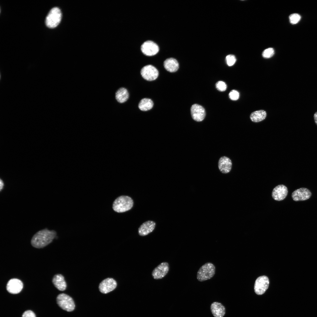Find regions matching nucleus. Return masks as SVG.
Segmentation results:
<instances>
[{
	"instance_id": "nucleus-10",
	"label": "nucleus",
	"mask_w": 317,
	"mask_h": 317,
	"mask_svg": "<svg viewBox=\"0 0 317 317\" xmlns=\"http://www.w3.org/2000/svg\"><path fill=\"white\" fill-rule=\"evenodd\" d=\"M117 285V282L114 279L108 278L100 283L99 286V289L102 293L107 294L114 289Z\"/></svg>"
},
{
	"instance_id": "nucleus-28",
	"label": "nucleus",
	"mask_w": 317,
	"mask_h": 317,
	"mask_svg": "<svg viewBox=\"0 0 317 317\" xmlns=\"http://www.w3.org/2000/svg\"><path fill=\"white\" fill-rule=\"evenodd\" d=\"M22 317H36L34 313L31 311L27 310L25 311Z\"/></svg>"
},
{
	"instance_id": "nucleus-29",
	"label": "nucleus",
	"mask_w": 317,
	"mask_h": 317,
	"mask_svg": "<svg viewBox=\"0 0 317 317\" xmlns=\"http://www.w3.org/2000/svg\"><path fill=\"white\" fill-rule=\"evenodd\" d=\"M313 117L315 123L317 125V112L315 113Z\"/></svg>"
},
{
	"instance_id": "nucleus-4",
	"label": "nucleus",
	"mask_w": 317,
	"mask_h": 317,
	"mask_svg": "<svg viewBox=\"0 0 317 317\" xmlns=\"http://www.w3.org/2000/svg\"><path fill=\"white\" fill-rule=\"evenodd\" d=\"M62 15L61 10L58 7L52 8L46 17V25L48 27L51 28L56 27L60 22Z\"/></svg>"
},
{
	"instance_id": "nucleus-8",
	"label": "nucleus",
	"mask_w": 317,
	"mask_h": 317,
	"mask_svg": "<svg viewBox=\"0 0 317 317\" xmlns=\"http://www.w3.org/2000/svg\"><path fill=\"white\" fill-rule=\"evenodd\" d=\"M141 50L145 55L152 56L156 54L159 51L158 45L152 41L149 40L144 42L141 46Z\"/></svg>"
},
{
	"instance_id": "nucleus-9",
	"label": "nucleus",
	"mask_w": 317,
	"mask_h": 317,
	"mask_svg": "<svg viewBox=\"0 0 317 317\" xmlns=\"http://www.w3.org/2000/svg\"><path fill=\"white\" fill-rule=\"evenodd\" d=\"M311 195V193L308 189L301 188L294 191L292 193L291 197L295 201H302L309 199Z\"/></svg>"
},
{
	"instance_id": "nucleus-1",
	"label": "nucleus",
	"mask_w": 317,
	"mask_h": 317,
	"mask_svg": "<svg viewBox=\"0 0 317 317\" xmlns=\"http://www.w3.org/2000/svg\"><path fill=\"white\" fill-rule=\"evenodd\" d=\"M56 235V232L54 230H49L47 228L41 230L33 237L31 244L36 248H43L51 242Z\"/></svg>"
},
{
	"instance_id": "nucleus-24",
	"label": "nucleus",
	"mask_w": 317,
	"mask_h": 317,
	"mask_svg": "<svg viewBox=\"0 0 317 317\" xmlns=\"http://www.w3.org/2000/svg\"><path fill=\"white\" fill-rule=\"evenodd\" d=\"M301 18V16L298 14H292L289 16L290 22L293 24L297 23L300 20Z\"/></svg>"
},
{
	"instance_id": "nucleus-7",
	"label": "nucleus",
	"mask_w": 317,
	"mask_h": 317,
	"mask_svg": "<svg viewBox=\"0 0 317 317\" xmlns=\"http://www.w3.org/2000/svg\"><path fill=\"white\" fill-rule=\"evenodd\" d=\"M141 74L145 80L152 81L158 77L159 73L157 69L153 66L149 65L144 67L141 70Z\"/></svg>"
},
{
	"instance_id": "nucleus-13",
	"label": "nucleus",
	"mask_w": 317,
	"mask_h": 317,
	"mask_svg": "<svg viewBox=\"0 0 317 317\" xmlns=\"http://www.w3.org/2000/svg\"><path fill=\"white\" fill-rule=\"evenodd\" d=\"M23 287L22 282L20 280L15 278L10 279L8 282L6 289L9 293L13 294L20 293Z\"/></svg>"
},
{
	"instance_id": "nucleus-26",
	"label": "nucleus",
	"mask_w": 317,
	"mask_h": 317,
	"mask_svg": "<svg viewBox=\"0 0 317 317\" xmlns=\"http://www.w3.org/2000/svg\"><path fill=\"white\" fill-rule=\"evenodd\" d=\"M216 87L218 90L221 92L225 91L227 87L225 83L222 81L217 82L216 84Z\"/></svg>"
},
{
	"instance_id": "nucleus-18",
	"label": "nucleus",
	"mask_w": 317,
	"mask_h": 317,
	"mask_svg": "<svg viewBox=\"0 0 317 317\" xmlns=\"http://www.w3.org/2000/svg\"><path fill=\"white\" fill-rule=\"evenodd\" d=\"M52 282L56 288L60 291H63L66 289V281L64 276L61 274L55 275L53 278Z\"/></svg>"
},
{
	"instance_id": "nucleus-3",
	"label": "nucleus",
	"mask_w": 317,
	"mask_h": 317,
	"mask_svg": "<svg viewBox=\"0 0 317 317\" xmlns=\"http://www.w3.org/2000/svg\"><path fill=\"white\" fill-rule=\"evenodd\" d=\"M215 269V267L212 263H205L200 268L197 272V280L202 282L211 279L214 276Z\"/></svg>"
},
{
	"instance_id": "nucleus-12",
	"label": "nucleus",
	"mask_w": 317,
	"mask_h": 317,
	"mask_svg": "<svg viewBox=\"0 0 317 317\" xmlns=\"http://www.w3.org/2000/svg\"><path fill=\"white\" fill-rule=\"evenodd\" d=\"M169 269V265L168 263H161L153 271L152 273L153 277L156 279L162 278L168 273Z\"/></svg>"
},
{
	"instance_id": "nucleus-25",
	"label": "nucleus",
	"mask_w": 317,
	"mask_h": 317,
	"mask_svg": "<svg viewBox=\"0 0 317 317\" xmlns=\"http://www.w3.org/2000/svg\"><path fill=\"white\" fill-rule=\"evenodd\" d=\"M226 60L227 65L230 66L233 65L236 60L235 56L232 55H229L227 56Z\"/></svg>"
},
{
	"instance_id": "nucleus-19",
	"label": "nucleus",
	"mask_w": 317,
	"mask_h": 317,
	"mask_svg": "<svg viewBox=\"0 0 317 317\" xmlns=\"http://www.w3.org/2000/svg\"><path fill=\"white\" fill-rule=\"evenodd\" d=\"M163 65L165 69L168 71L174 72L179 68V64L175 58H171L166 59L164 62Z\"/></svg>"
},
{
	"instance_id": "nucleus-21",
	"label": "nucleus",
	"mask_w": 317,
	"mask_h": 317,
	"mask_svg": "<svg viewBox=\"0 0 317 317\" xmlns=\"http://www.w3.org/2000/svg\"><path fill=\"white\" fill-rule=\"evenodd\" d=\"M266 116V112L263 110H260L252 112L250 115V118L252 122H258L264 119Z\"/></svg>"
},
{
	"instance_id": "nucleus-6",
	"label": "nucleus",
	"mask_w": 317,
	"mask_h": 317,
	"mask_svg": "<svg viewBox=\"0 0 317 317\" xmlns=\"http://www.w3.org/2000/svg\"><path fill=\"white\" fill-rule=\"evenodd\" d=\"M269 281L265 276L259 277L256 280L254 285V291L258 295L263 294L268 288Z\"/></svg>"
},
{
	"instance_id": "nucleus-16",
	"label": "nucleus",
	"mask_w": 317,
	"mask_h": 317,
	"mask_svg": "<svg viewBox=\"0 0 317 317\" xmlns=\"http://www.w3.org/2000/svg\"><path fill=\"white\" fill-rule=\"evenodd\" d=\"M156 223L152 221H147L140 225L138 229V234L141 236L146 235L152 232L155 227Z\"/></svg>"
},
{
	"instance_id": "nucleus-5",
	"label": "nucleus",
	"mask_w": 317,
	"mask_h": 317,
	"mask_svg": "<svg viewBox=\"0 0 317 317\" xmlns=\"http://www.w3.org/2000/svg\"><path fill=\"white\" fill-rule=\"evenodd\" d=\"M57 302L61 308L66 311H72L75 309V304L73 299L65 294H59L57 298Z\"/></svg>"
},
{
	"instance_id": "nucleus-22",
	"label": "nucleus",
	"mask_w": 317,
	"mask_h": 317,
	"mask_svg": "<svg viewBox=\"0 0 317 317\" xmlns=\"http://www.w3.org/2000/svg\"><path fill=\"white\" fill-rule=\"evenodd\" d=\"M153 102L151 99L144 98L139 102L138 107L141 110L146 111L151 109L153 107Z\"/></svg>"
},
{
	"instance_id": "nucleus-27",
	"label": "nucleus",
	"mask_w": 317,
	"mask_h": 317,
	"mask_svg": "<svg viewBox=\"0 0 317 317\" xmlns=\"http://www.w3.org/2000/svg\"><path fill=\"white\" fill-rule=\"evenodd\" d=\"M230 99L233 100H237L239 97V93L238 91L235 90H231L229 94Z\"/></svg>"
},
{
	"instance_id": "nucleus-15",
	"label": "nucleus",
	"mask_w": 317,
	"mask_h": 317,
	"mask_svg": "<svg viewBox=\"0 0 317 317\" xmlns=\"http://www.w3.org/2000/svg\"><path fill=\"white\" fill-rule=\"evenodd\" d=\"M232 162L229 158L225 156L221 157L218 162L219 170L223 173H227L231 171L232 168Z\"/></svg>"
},
{
	"instance_id": "nucleus-11",
	"label": "nucleus",
	"mask_w": 317,
	"mask_h": 317,
	"mask_svg": "<svg viewBox=\"0 0 317 317\" xmlns=\"http://www.w3.org/2000/svg\"><path fill=\"white\" fill-rule=\"evenodd\" d=\"M190 111L193 119L196 122H201L205 117L206 113L204 108L198 104L193 105L191 107Z\"/></svg>"
},
{
	"instance_id": "nucleus-17",
	"label": "nucleus",
	"mask_w": 317,
	"mask_h": 317,
	"mask_svg": "<svg viewBox=\"0 0 317 317\" xmlns=\"http://www.w3.org/2000/svg\"><path fill=\"white\" fill-rule=\"evenodd\" d=\"M210 310L215 317H223L225 314V307L221 303L214 302L210 306Z\"/></svg>"
},
{
	"instance_id": "nucleus-23",
	"label": "nucleus",
	"mask_w": 317,
	"mask_h": 317,
	"mask_svg": "<svg viewBox=\"0 0 317 317\" xmlns=\"http://www.w3.org/2000/svg\"><path fill=\"white\" fill-rule=\"evenodd\" d=\"M274 53V50L272 48L265 49L263 52L262 56L264 58H269L272 57Z\"/></svg>"
},
{
	"instance_id": "nucleus-20",
	"label": "nucleus",
	"mask_w": 317,
	"mask_h": 317,
	"mask_svg": "<svg viewBox=\"0 0 317 317\" xmlns=\"http://www.w3.org/2000/svg\"><path fill=\"white\" fill-rule=\"evenodd\" d=\"M129 97V94L128 91L124 87L120 88L116 93V99L120 103H123L126 101Z\"/></svg>"
},
{
	"instance_id": "nucleus-14",
	"label": "nucleus",
	"mask_w": 317,
	"mask_h": 317,
	"mask_svg": "<svg viewBox=\"0 0 317 317\" xmlns=\"http://www.w3.org/2000/svg\"><path fill=\"white\" fill-rule=\"evenodd\" d=\"M288 193L287 187L283 185H279L276 186L272 192V198L275 200L281 201L284 200Z\"/></svg>"
},
{
	"instance_id": "nucleus-30",
	"label": "nucleus",
	"mask_w": 317,
	"mask_h": 317,
	"mask_svg": "<svg viewBox=\"0 0 317 317\" xmlns=\"http://www.w3.org/2000/svg\"><path fill=\"white\" fill-rule=\"evenodd\" d=\"M4 183H3V181L2 180H1V179L0 180V190L1 191V190L3 189V188L4 187Z\"/></svg>"
},
{
	"instance_id": "nucleus-2",
	"label": "nucleus",
	"mask_w": 317,
	"mask_h": 317,
	"mask_svg": "<svg viewBox=\"0 0 317 317\" xmlns=\"http://www.w3.org/2000/svg\"><path fill=\"white\" fill-rule=\"evenodd\" d=\"M133 204V200L131 197L122 195L117 197L114 201L112 208L115 212L122 213L130 210Z\"/></svg>"
}]
</instances>
